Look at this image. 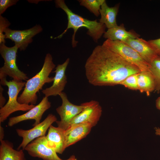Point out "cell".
Wrapping results in <instances>:
<instances>
[{"label":"cell","instance_id":"obj_2","mask_svg":"<svg viewBox=\"0 0 160 160\" xmlns=\"http://www.w3.org/2000/svg\"><path fill=\"white\" fill-rule=\"evenodd\" d=\"M55 2L56 7L62 9L67 14L68 23L66 29L54 39L61 38L69 29L72 28L73 30V33L72 38V45L73 47H75L78 42L75 40V35L79 28L84 27L87 29V34L96 42H97L105 32L106 27L105 25L97 22V20H89L74 13L66 5L64 0H56Z\"/></svg>","mask_w":160,"mask_h":160},{"label":"cell","instance_id":"obj_25","mask_svg":"<svg viewBox=\"0 0 160 160\" xmlns=\"http://www.w3.org/2000/svg\"><path fill=\"white\" fill-rule=\"evenodd\" d=\"M18 1V0H0V15L3 13L8 8L16 4Z\"/></svg>","mask_w":160,"mask_h":160},{"label":"cell","instance_id":"obj_4","mask_svg":"<svg viewBox=\"0 0 160 160\" xmlns=\"http://www.w3.org/2000/svg\"><path fill=\"white\" fill-rule=\"evenodd\" d=\"M26 82L18 81L12 80L9 81L6 79L0 80L1 85L7 86L8 100L4 105L0 109V124L5 121L12 113L18 111H28L35 106L32 104H21L17 101L19 92L25 86Z\"/></svg>","mask_w":160,"mask_h":160},{"label":"cell","instance_id":"obj_14","mask_svg":"<svg viewBox=\"0 0 160 160\" xmlns=\"http://www.w3.org/2000/svg\"><path fill=\"white\" fill-rule=\"evenodd\" d=\"M124 42L135 50L149 64L158 56L148 41L142 38L129 39Z\"/></svg>","mask_w":160,"mask_h":160},{"label":"cell","instance_id":"obj_21","mask_svg":"<svg viewBox=\"0 0 160 160\" xmlns=\"http://www.w3.org/2000/svg\"><path fill=\"white\" fill-rule=\"evenodd\" d=\"M149 70L154 79L155 90L160 91V56H158L150 64Z\"/></svg>","mask_w":160,"mask_h":160},{"label":"cell","instance_id":"obj_6","mask_svg":"<svg viewBox=\"0 0 160 160\" xmlns=\"http://www.w3.org/2000/svg\"><path fill=\"white\" fill-rule=\"evenodd\" d=\"M120 55L140 71L149 70L150 65L146 62L133 48L124 42L106 39L102 44Z\"/></svg>","mask_w":160,"mask_h":160},{"label":"cell","instance_id":"obj_10","mask_svg":"<svg viewBox=\"0 0 160 160\" xmlns=\"http://www.w3.org/2000/svg\"><path fill=\"white\" fill-rule=\"evenodd\" d=\"M42 28L39 25H36L30 29L23 30H14L8 28L4 31L5 39H8L14 42L20 51L25 50L28 44L33 41L32 38L41 32Z\"/></svg>","mask_w":160,"mask_h":160},{"label":"cell","instance_id":"obj_23","mask_svg":"<svg viewBox=\"0 0 160 160\" xmlns=\"http://www.w3.org/2000/svg\"><path fill=\"white\" fill-rule=\"evenodd\" d=\"M138 73L132 74L126 78L120 85H122L129 89L138 90Z\"/></svg>","mask_w":160,"mask_h":160},{"label":"cell","instance_id":"obj_1","mask_svg":"<svg viewBox=\"0 0 160 160\" xmlns=\"http://www.w3.org/2000/svg\"><path fill=\"white\" fill-rule=\"evenodd\" d=\"M88 82L94 86H113L141 71L120 55L102 44L96 46L84 65Z\"/></svg>","mask_w":160,"mask_h":160},{"label":"cell","instance_id":"obj_28","mask_svg":"<svg viewBox=\"0 0 160 160\" xmlns=\"http://www.w3.org/2000/svg\"><path fill=\"white\" fill-rule=\"evenodd\" d=\"M4 130L3 127L1 126V124L0 125V141L1 142L3 140L4 138Z\"/></svg>","mask_w":160,"mask_h":160},{"label":"cell","instance_id":"obj_12","mask_svg":"<svg viewBox=\"0 0 160 160\" xmlns=\"http://www.w3.org/2000/svg\"><path fill=\"white\" fill-rule=\"evenodd\" d=\"M51 106V103L47 97H43L40 103L35 105L26 113L20 115L10 118L8 123L9 127H12L20 122L28 120H35L33 126L40 123V120L44 113Z\"/></svg>","mask_w":160,"mask_h":160},{"label":"cell","instance_id":"obj_22","mask_svg":"<svg viewBox=\"0 0 160 160\" xmlns=\"http://www.w3.org/2000/svg\"><path fill=\"white\" fill-rule=\"evenodd\" d=\"M105 0H78L80 5L87 8L95 16L100 15V10Z\"/></svg>","mask_w":160,"mask_h":160},{"label":"cell","instance_id":"obj_13","mask_svg":"<svg viewBox=\"0 0 160 160\" xmlns=\"http://www.w3.org/2000/svg\"><path fill=\"white\" fill-rule=\"evenodd\" d=\"M69 61V58H68L63 64L58 65L55 68L52 85L42 91L45 97H48L51 96L59 95L63 92L67 83L65 71Z\"/></svg>","mask_w":160,"mask_h":160},{"label":"cell","instance_id":"obj_8","mask_svg":"<svg viewBox=\"0 0 160 160\" xmlns=\"http://www.w3.org/2000/svg\"><path fill=\"white\" fill-rule=\"evenodd\" d=\"M61 99V105L56 109L60 120L56 121L58 127L66 130L68 128L72 120L81 112L84 108L83 103L80 105H74L69 100L66 94L63 92L59 95Z\"/></svg>","mask_w":160,"mask_h":160},{"label":"cell","instance_id":"obj_31","mask_svg":"<svg viewBox=\"0 0 160 160\" xmlns=\"http://www.w3.org/2000/svg\"><path fill=\"white\" fill-rule=\"evenodd\" d=\"M74 155H72L70 157L68 158V159H66V160H72L73 157H74Z\"/></svg>","mask_w":160,"mask_h":160},{"label":"cell","instance_id":"obj_19","mask_svg":"<svg viewBox=\"0 0 160 160\" xmlns=\"http://www.w3.org/2000/svg\"><path fill=\"white\" fill-rule=\"evenodd\" d=\"M1 143L0 160H26L23 150L14 149L13 144L7 140Z\"/></svg>","mask_w":160,"mask_h":160},{"label":"cell","instance_id":"obj_7","mask_svg":"<svg viewBox=\"0 0 160 160\" xmlns=\"http://www.w3.org/2000/svg\"><path fill=\"white\" fill-rule=\"evenodd\" d=\"M56 116L52 114H49L42 122L28 130L17 129V133L23 138L22 141L17 148L24 149L31 142L39 137L45 135L47 130L52 124L57 121Z\"/></svg>","mask_w":160,"mask_h":160},{"label":"cell","instance_id":"obj_15","mask_svg":"<svg viewBox=\"0 0 160 160\" xmlns=\"http://www.w3.org/2000/svg\"><path fill=\"white\" fill-rule=\"evenodd\" d=\"M65 131L58 127L51 125L46 136L47 146L57 153L61 154L65 149Z\"/></svg>","mask_w":160,"mask_h":160},{"label":"cell","instance_id":"obj_20","mask_svg":"<svg viewBox=\"0 0 160 160\" xmlns=\"http://www.w3.org/2000/svg\"><path fill=\"white\" fill-rule=\"evenodd\" d=\"M138 90L141 92L145 93L148 96L155 89L154 78L149 70L141 71L138 78Z\"/></svg>","mask_w":160,"mask_h":160},{"label":"cell","instance_id":"obj_18","mask_svg":"<svg viewBox=\"0 0 160 160\" xmlns=\"http://www.w3.org/2000/svg\"><path fill=\"white\" fill-rule=\"evenodd\" d=\"M119 6L110 7L105 1L102 5L100 10L101 17L99 22L104 24L108 29L118 25L116 17L118 12Z\"/></svg>","mask_w":160,"mask_h":160},{"label":"cell","instance_id":"obj_24","mask_svg":"<svg viewBox=\"0 0 160 160\" xmlns=\"http://www.w3.org/2000/svg\"><path fill=\"white\" fill-rule=\"evenodd\" d=\"M10 25V23L6 18L0 15V44L5 43V36L3 32Z\"/></svg>","mask_w":160,"mask_h":160},{"label":"cell","instance_id":"obj_16","mask_svg":"<svg viewBox=\"0 0 160 160\" xmlns=\"http://www.w3.org/2000/svg\"><path fill=\"white\" fill-rule=\"evenodd\" d=\"M92 127L90 124H83L69 127L65 130V148L85 137Z\"/></svg>","mask_w":160,"mask_h":160},{"label":"cell","instance_id":"obj_32","mask_svg":"<svg viewBox=\"0 0 160 160\" xmlns=\"http://www.w3.org/2000/svg\"><path fill=\"white\" fill-rule=\"evenodd\" d=\"M72 160H77L75 158V156H74Z\"/></svg>","mask_w":160,"mask_h":160},{"label":"cell","instance_id":"obj_3","mask_svg":"<svg viewBox=\"0 0 160 160\" xmlns=\"http://www.w3.org/2000/svg\"><path fill=\"white\" fill-rule=\"evenodd\" d=\"M55 67L52 55L49 53L47 54L41 70L26 81L23 91L18 97V103L21 104H35L38 99L37 93L42 89L45 84L53 82L54 77L49 76Z\"/></svg>","mask_w":160,"mask_h":160},{"label":"cell","instance_id":"obj_17","mask_svg":"<svg viewBox=\"0 0 160 160\" xmlns=\"http://www.w3.org/2000/svg\"><path fill=\"white\" fill-rule=\"evenodd\" d=\"M139 36L140 35L133 31H127L123 24L108 29L103 35V37L106 39L123 42L129 39L139 38Z\"/></svg>","mask_w":160,"mask_h":160},{"label":"cell","instance_id":"obj_27","mask_svg":"<svg viewBox=\"0 0 160 160\" xmlns=\"http://www.w3.org/2000/svg\"><path fill=\"white\" fill-rule=\"evenodd\" d=\"M4 89L0 84V107L1 108L4 105L6 102V99L3 95V92Z\"/></svg>","mask_w":160,"mask_h":160},{"label":"cell","instance_id":"obj_5","mask_svg":"<svg viewBox=\"0 0 160 160\" xmlns=\"http://www.w3.org/2000/svg\"><path fill=\"white\" fill-rule=\"evenodd\" d=\"M18 47L15 45L8 47L5 43L0 44V53L4 60V65L0 68V80L6 79L9 76L15 81H27V75L18 68L16 63L17 54Z\"/></svg>","mask_w":160,"mask_h":160},{"label":"cell","instance_id":"obj_29","mask_svg":"<svg viewBox=\"0 0 160 160\" xmlns=\"http://www.w3.org/2000/svg\"><path fill=\"white\" fill-rule=\"evenodd\" d=\"M156 108L160 110V96L158 97L156 100Z\"/></svg>","mask_w":160,"mask_h":160},{"label":"cell","instance_id":"obj_30","mask_svg":"<svg viewBox=\"0 0 160 160\" xmlns=\"http://www.w3.org/2000/svg\"><path fill=\"white\" fill-rule=\"evenodd\" d=\"M155 130L156 135L160 136V128L156 127L155 128Z\"/></svg>","mask_w":160,"mask_h":160},{"label":"cell","instance_id":"obj_26","mask_svg":"<svg viewBox=\"0 0 160 160\" xmlns=\"http://www.w3.org/2000/svg\"><path fill=\"white\" fill-rule=\"evenodd\" d=\"M148 41L154 48L158 55L160 56V38L150 40Z\"/></svg>","mask_w":160,"mask_h":160},{"label":"cell","instance_id":"obj_9","mask_svg":"<svg viewBox=\"0 0 160 160\" xmlns=\"http://www.w3.org/2000/svg\"><path fill=\"white\" fill-rule=\"evenodd\" d=\"M83 103L85 106L84 109L72 120L68 128L83 124H89L93 127L99 121L102 111L99 103L92 100Z\"/></svg>","mask_w":160,"mask_h":160},{"label":"cell","instance_id":"obj_11","mask_svg":"<svg viewBox=\"0 0 160 160\" xmlns=\"http://www.w3.org/2000/svg\"><path fill=\"white\" fill-rule=\"evenodd\" d=\"M32 157H38L43 160H62L53 149L47 145L46 136L37 138L28 144L25 148Z\"/></svg>","mask_w":160,"mask_h":160}]
</instances>
